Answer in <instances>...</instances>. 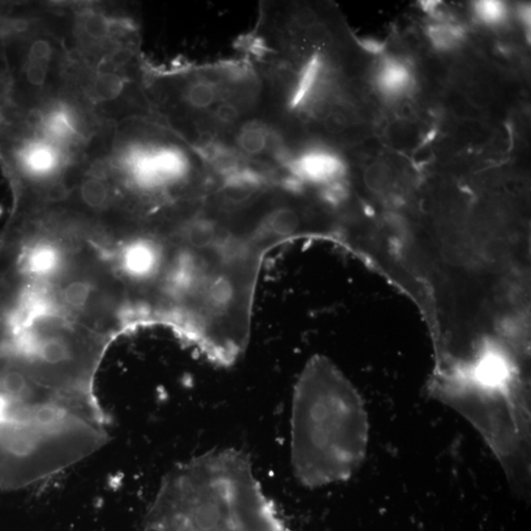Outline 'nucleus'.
<instances>
[{
  "label": "nucleus",
  "instance_id": "1a4fd4ad",
  "mask_svg": "<svg viewBox=\"0 0 531 531\" xmlns=\"http://www.w3.org/2000/svg\"><path fill=\"white\" fill-rule=\"evenodd\" d=\"M90 295V288L86 283L75 282L69 285L65 290V300L69 305L80 307L85 305Z\"/></svg>",
  "mask_w": 531,
  "mask_h": 531
},
{
  "label": "nucleus",
  "instance_id": "6e6552de",
  "mask_svg": "<svg viewBox=\"0 0 531 531\" xmlns=\"http://www.w3.org/2000/svg\"><path fill=\"white\" fill-rule=\"evenodd\" d=\"M480 18L486 22H497L504 17V4L500 1H480L476 4Z\"/></svg>",
  "mask_w": 531,
  "mask_h": 531
},
{
  "label": "nucleus",
  "instance_id": "9d476101",
  "mask_svg": "<svg viewBox=\"0 0 531 531\" xmlns=\"http://www.w3.org/2000/svg\"><path fill=\"white\" fill-rule=\"evenodd\" d=\"M48 197L53 202L65 200L67 197V188L62 182L53 183L48 191Z\"/></svg>",
  "mask_w": 531,
  "mask_h": 531
},
{
  "label": "nucleus",
  "instance_id": "0eeeda50",
  "mask_svg": "<svg viewBox=\"0 0 531 531\" xmlns=\"http://www.w3.org/2000/svg\"><path fill=\"white\" fill-rule=\"evenodd\" d=\"M40 356L45 364L56 366V365L67 361L70 358V352L63 341L50 339V341H45L40 347Z\"/></svg>",
  "mask_w": 531,
  "mask_h": 531
},
{
  "label": "nucleus",
  "instance_id": "423d86ee",
  "mask_svg": "<svg viewBox=\"0 0 531 531\" xmlns=\"http://www.w3.org/2000/svg\"><path fill=\"white\" fill-rule=\"evenodd\" d=\"M107 188L103 181L97 178L87 180L81 186L82 200L92 208H101L106 202Z\"/></svg>",
  "mask_w": 531,
  "mask_h": 531
},
{
  "label": "nucleus",
  "instance_id": "f257e3e1",
  "mask_svg": "<svg viewBox=\"0 0 531 531\" xmlns=\"http://www.w3.org/2000/svg\"><path fill=\"white\" fill-rule=\"evenodd\" d=\"M369 420L358 390L332 360L314 356L295 383L290 463L306 488L346 481L366 458Z\"/></svg>",
  "mask_w": 531,
  "mask_h": 531
},
{
  "label": "nucleus",
  "instance_id": "7ed1b4c3",
  "mask_svg": "<svg viewBox=\"0 0 531 531\" xmlns=\"http://www.w3.org/2000/svg\"><path fill=\"white\" fill-rule=\"evenodd\" d=\"M126 85V78L114 71V69H99L98 72L91 78L89 88L91 99L99 104L114 103L121 98Z\"/></svg>",
  "mask_w": 531,
  "mask_h": 531
},
{
  "label": "nucleus",
  "instance_id": "39448f33",
  "mask_svg": "<svg viewBox=\"0 0 531 531\" xmlns=\"http://www.w3.org/2000/svg\"><path fill=\"white\" fill-rule=\"evenodd\" d=\"M410 75L407 69L395 62L387 63L379 76L380 85L388 93H398L407 85Z\"/></svg>",
  "mask_w": 531,
  "mask_h": 531
},
{
  "label": "nucleus",
  "instance_id": "9b49d317",
  "mask_svg": "<svg viewBox=\"0 0 531 531\" xmlns=\"http://www.w3.org/2000/svg\"><path fill=\"white\" fill-rule=\"evenodd\" d=\"M9 413V403L5 402L4 398H0V425L4 423L6 420L7 416Z\"/></svg>",
  "mask_w": 531,
  "mask_h": 531
},
{
  "label": "nucleus",
  "instance_id": "20e7f679",
  "mask_svg": "<svg viewBox=\"0 0 531 531\" xmlns=\"http://www.w3.org/2000/svg\"><path fill=\"white\" fill-rule=\"evenodd\" d=\"M114 23L102 12L91 11L83 15L82 30L87 39L94 43L104 42L114 33Z\"/></svg>",
  "mask_w": 531,
  "mask_h": 531
},
{
  "label": "nucleus",
  "instance_id": "f03ea898",
  "mask_svg": "<svg viewBox=\"0 0 531 531\" xmlns=\"http://www.w3.org/2000/svg\"><path fill=\"white\" fill-rule=\"evenodd\" d=\"M143 89L150 111L202 153L270 109L261 76L242 58L147 72Z\"/></svg>",
  "mask_w": 531,
  "mask_h": 531
}]
</instances>
